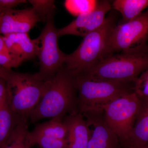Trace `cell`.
Instances as JSON below:
<instances>
[{"label":"cell","instance_id":"6da1fadb","mask_svg":"<svg viewBox=\"0 0 148 148\" xmlns=\"http://www.w3.org/2000/svg\"><path fill=\"white\" fill-rule=\"evenodd\" d=\"M78 112L75 76L64 65L54 76L45 81L41 98L29 119L32 123L48 118L63 121L66 116Z\"/></svg>","mask_w":148,"mask_h":148},{"label":"cell","instance_id":"7a4b0ae2","mask_svg":"<svg viewBox=\"0 0 148 148\" xmlns=\"http://www.w3.org/2000/svg\"><path fill=\"white\" fill-rule=\"evenodd\" d=\"M115 25L113 17H106L102 26L84 37L74 52L66 54L64 64L65 68L77 75L87 71L111 55L109 51V40Z\"/></svg>","mask_w":148,"mask_h":148},{"label":"cell","instance_id":"3957f363","mask_svg":"<svg viewBox=\"0 0 148 148\" xmlns=\"http://www.w3.org/2000/svg\"><path fill=\"white\" fill-rule=\"evenodd\" d=\"M79 112L82 114L103 110L122 95L134 92L133 83L93 78L83 74L75 75Z\"/></svg>","mask_w":148,"mask_h":148},{"label":"cell","instance_id":"277c9868","mask_svg":"<svg viewBox=\"0 0 148 148\" xmlns=\"http://www.w3.org/2000/svg\"><path fill=\"white\" fill-rule=\"evenodd\" d=\"M6 82V99L11 108L29 118V114L39 103L43 90L44 81L37 73H18L9 69L4 78Z\"/></svg>","mask_w":148,"mask_h":148},{"label":"cell","instance_id":"5b68a950","mask_svg":"<svg viewBox=\"0 0 148 148\" xmlns=\"http://www.w3.org/2000/svg\"><path fill=\"white\" fill-rule=\"evenodd\" d=\"M148 68V52L145 51L111 55L81 74L98 79L133 83Z\"/></svg>","mask_w":148,"mask_h":148},{"label":"cell","instance_id":"8992f818","mask_svg":"<svg viewBox=\"0 0 148 148\" xmlns=\"http://www.w3.org/2000/svg\"><path fill=\"white\" fill-rule=\"evenodd\" d=\"M148 9L131 21L115 25L109 40L110 54L121 51L134 53L147 51Z\"/></svg>","mask_w":148,"mask_h":148},{"label":"cell","instance_id":"52a82bcc","mask_svg":"<svg viewBox=\"0 0 148 148\" xmlns=\"http://www.w3.org/2000/svg\"><path fill=\"white\" fill-rule=\"evenodd\" d=\"M140 103L133 92L114 99L103 108L106 122L119 136L123 147L131 135Z\"/></svg>","mask_w":148,"mask_h":148},{"label":"cell","instance_id":"ba28073f","mask_svg":"<svg viewBox=\"0 0 148 148\" xmlns=\"http://www.w3.org/2000/svg\"><path fill=\"white\" fill-rule=\"evenodd\" d=\"M52 14L46 21L40 34L36 38L38 51L37 56L39 61V71L37 73L42 80L51 78L64 66L66 54L58 45L57 29L54 25Z\"/></svg>","mask_w":148,"mask_h":148},{"label":"cell","instance_id":"9c48e42d","mask_svg":"<svg viewBox=\"0 0 148 148\" xmlns=\"http://www.w3.org/2000/svg\"><path fill=\"white\" fill-rule=\"evenodd\" d=\"M82 114L89 128L88 148H124L119 136L106 122L103 110Z\"/></svg>","mask_w":148,"mask_h":148},{"label":"cell","instance_id":"30bf717a","mask_svg":"<svg viewBox=\"0 0 148 148\" xmlns=\"http://www.w3.org/2000/svg\"><path fill=\"white\" fill-rule=\"evenodd\" d=\"M112 8L109 1H98L94 9L80 14L66 27L57 29L58 37L68 35L86 36L102 26L106 14Z\"/></svg>","mask_w":148,"mask_h":148},{"label":"cell","instance_id":"8fae6325","mask_svg":"<svg viewBox=\"0 0 148 148\" xmlns=\"http://www.w3.org/2000/svg\"><path fill=\"white\" fill-rule=\"evenodd\" d=\"M40 21L32 8L14 9L0 14V34L28 33Z\"/></svg>","mask_w":148,"mask_h":148},{"label":"cell","instance_id":"7c38bea8","mask_svg":"<svg viewBox=\"0 0 148 148\" xmlns=\"http://www.w3.org/2000/svg\"><path fill=\"white\" fill-rule=\"evenodd\" d=\"M3 36L8 51L20 64L37 56L36 39H31L28 33H12Z\"/></svg>","mask_w":148,"mask_h":148},{"label":"cell","instance_id":"4fadbf2b","mask_svg":"<svg viewBox=\"0 0 148 148\" xmlns=\"http://www.w3.org/2000/svg\"><path fill=\"white\" fill-rule=\"evenodd\" d=\"M63 121L68 130L69 148H88L89 128L83 115L79 112L68 115Z\"/></svg>","mask_w":148,"mask_h":148},{"label":"cell","instance_id":"5bb4252c","mask_svg":"<svg viewBox=\"0 0 148 148\" xmlns=\"http://www.w3.org/2000/svg\"><path fill=\"white\" fill-rule=\"evenodd\" d=\"M140 101L135 124L124 148H140L148 145V100Z\"/></svg>","mask_w":148,"mask_h":148},{"label":"cell","instance_id":"9a60e30c","mask_svg":"<svg viewBox=\"0 0 148 148\" xmlns=\"http://www.w3.org/2000/svg\"><path fill=\"white\" fill-rule=\"evenodd\" d=\"M22 118L11 108L5 97L0 104V148H5L10 135Z\"/></svg>","mask_w":148,"mask_h":148},{"label":"cell","instance_id":"2e32d148","mask_svg":"<svg viewBox=\"0 0 148 148\" xmlns=\"http://www.w3.org/2000/svg\"><path fill=\"white\" fill-rule=\"evenodd\" d=\"M68 130L63 121L51 119L49 121L36 125L32 131H29V137L45 136L60 139H67Z\"/></svg>","mask_w":148,"mask_h":148},{"label":"cell","instance_id":"e0dca14e","mask_svg":"<svg viewBox=\"0 0 148 148\" xmlns=\"http://www.w3.org/2000/svg\"><path fill=\"white\" fill-rule=\"evenodd\" d=\"M112 7L121 14L122 23H125L136 18L148 8V0H115Z\"/></svg>","mask_w":148,"mask_h":148},{"label":"cell","instance_id":"ac0fdd59","mask_svg":"<svg viewBox=\"0 0 148 148\" xmlns=\"http://www.w3.org/2000/svg\"><path fill=\"white\" fill-rule=\"evenodd\" d=\"M28 117L22 118L9 138L5 148H30L27 143Z\"/></svg>","mask_w":148,"mask_h":148},{"label":"cell","instance_id":"d6986e66","mask_svg":"<svg viewBox=\"0 0 148 148\" xmlns=\"http://www.w3.org/2000/svg\"><path fill=\"white\" fill-rule=\"evenodd\" d=\"M27 143L30 148L35 145H38L40 148H69L67 139H57L45 136L32 138L29 137L28 134Z\"/></svg>","mask_w":148,"mask_h":148},{"label":"cell","instance_id":"ffe728a7","mask_svg":"<svg viewBox=\"0 0 148 148\" xmlns=\"http://www.w3.org/2000/svg\"><path fill=\"white\" fill-rule=\"evenodd\" d=\"M32 8L40 18V21H45L55 12V1L52 0H29Z\"/></svg>","mask_w":148,"mask_h":148},{"label":"cell","instance_id":"44dd1931","mask_svg":"<svg viewBox=\"0 0 148 148\" xmlns=\"http://www.w3.org/2000/svg\"><path fill=\"white\" fill-rule=\"evenodd\" d=\"M98 2V1L91 0L66 1L65 6L70 13L78 16L94 9Z\"/></svg>","mask_w":148,"mask_h":148},{"label":"cell","instance_id":"7402d4cb","mask_svg":"<svg viewBox=\"0 0 148 148\" xmlns=\"http://www.w3.org/2000/svg\"><path fill=\"white\" fill-rule=\"evenodd\" d=\"M133 89L140 100H148V68L135 80Z\"/></svg>","mask_w":148,"mask_h":148},{"label":"cell","instance_id":"603a6c76","mask_svg":"<svg viewBox=\"0 0 148 148\" xmlns=\"http://www.w3.org/2000/svg\"><path fill=\"white\" fill-rule=\"evenodd\" d=\"M20 64L9 51L0 53V66L7 69L16 68Z\"/></svg>","mask_w":148,"mask_h":148},{"label":"cell","instance_id":"cb8c5ba5","mask_svg":"<svg viewBox=\"0 0 148 148\" xmlns=\"http://www.w3.org/2000/svg\"><path fill=\"white\" fill-rule=\"evenodd\" d=\"M27 2L26 0H0V14L14 9L18 5Z\"/></svg>","mask_w":148,"mask_h":148},{"label":"cell","instance_id":"d4e9b609","mask_svg":"<svg viewBox=\"0 0 148 148\" xmlns=\"http://www.w3.org/2000/svg\"><path fill=\"white\" fill-rule=\"evenodd\" d=\"M6 97V82L5 80L0 77V104Z\"/></svg>","mask_w":148,"mask_h":148},{"label":"cell","instance_id":"484cf974","mask_svg":"<svg viewBox=\"0 0 148 148\" xmlns=\"http://www.w3.org/2000/svg\"><path fill=\"white\" fill-rule=\"evenodd\" d=\"M8 51H9L6 46L3 35L0 34V53Z\"/></svg>","mask_w":148,"mask_h":148},{"label":"cell","instance_id":"4316f807","mask_svg":"<svg viewBox=\"0 0 148 148\" xmlns=\"http://www.w3.org/2000/svg\"><path fill=\"white\" fill-rule=\"evenodd\" d=\"M9 69H6L2 66H0V77H2L4 79Z\"/></svg>","mask_w":148,"mask_h":148},{"label":"cell","instance_id":"83f0119b","mask_svg":"<svg viewBox=\"0 0 148 148\" xmlns=\"http://www.w3.org/2000/svg\"><path fill=\"white\" fill-rule=\"evenodd\" d=\"M140 148H148V145H146Z\"/></svg>","mask_w":148,"mask_h":148},{"label":"cell","instance_id":"f1b7e54d","mask_svg":"<svg viewBox=\"0 0 148 148\" xmlns=\"http://www.w3.org/2000/svg\"><path fill=\"white\" fill-rule=\"evenodd\" d=\"M147 51L148 52V47H147Z\"/></svg>","mask_w":148,"mask_h":148}]
</instances>
